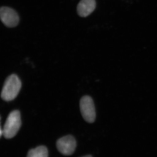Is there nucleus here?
Here are the masks:
<instances>
[{"label":"nucleus","instance_id":"1","mask_svg":"<svg viewBox=\"0 0 157 157\" xmlns=\"http://www.w3.org/2000/svg\"><path fill=\"white\" fill-rule=\"evenodd\" d=\"M21 82L18 76L12 74L6 79L3 86L1 97L4 101H12L16 98L21 88Z\"/></svg>","mask_w":157,"mask_h":157},{"label":"nucleus","instance_id":"2","mask_svg":"<svg viewBox=\"0 0 157 157\" xmlns=\"http://www.w3.org/2000/svg\"><path fill=\"white\" fill-rule=\"evenodd\" d=\"M21 126L20 113L15 110L10 113L4 125L3 135L5 138L10 139L14 137Z\"/></svg>","mask_w":157,"mask_h":157},{"label":"nucleus","instance_id":"3","mask_svg":"<svg viewBox=\"0 0 157 157\" xmlns=\"http://www.w3.org/2000/svg\"><path fill=\"white\" fill-rule=\"evenodd\" d=\"M80 109L83 119L87 122L92 123L96 119V111L92 98L90 96L82 97L80 101Z\"/></svg>","mask_w":157,"mask_h":157},{"label":"nucleus","instance_id":"4","mask_svg":"<svg viewBox=\"0 0 157 157\" xmlns=\"http://www.w3.org/2000/svg\"><path fill=\"white\" fill-rule=\"evenodd\" d=\"M56 146L59 151L62 154L70 155L73 154L76 149V140L71 135L64 136L57 140Z\"/></svg>","mask_w":157,"mask_h":157},{"label":"nucleus","instance_id":"5","mask_svg":"<svg viewBox=\"0 0 157 157\" xmlns=\"http://www.w3.org/2000/svg\"><path fill=\"white\" fill-rule=\"evenodd\" d=\"M0 17L3 23L8 27H14L17 25L19 22V17L17 12L9 7L1 8Z\"/></svg>","mask_w":157,"mask_h":157},{"label":"nucleus","instance_id":"6","mask_svg":"<svg viewBox=\"0 0 157 157\" xmlns=\"http://www.w3.org/2000/svg\"><path fill=\"white\" fill-rule=\"evenodd\" d=\"M95 0H81L77 6V13L82 17H86L91 14L95 9Z\"/></svg>","mask_w":157,"mask_h":157},{"label":"nucleus","instance_id":"7","mask_svg":"<svg viewBox=\"0 0 157 157\" xmlns=\"http://www.w3.org/2000/svg\"><path fill=\"white\" fill-rule=\"evenodd\" d=\"M27 157H48V150L45 146L38 147L30 150Z\"/></svg>","mask_w":157,"mask_h":157},{"label":"nucleus","instance_id":"8","mask_svg":"<svg viewBox=\"0 0 157 157\" xmlns=\"http://www.w3.org/2000/svg\"><path fill=\"white\" fill-rule=\"evenodd\" d=\"M82 157H92L91 155H86L85 156Z\"/></svg>","mask_w":157,"mask_h":157}]
</instances>
